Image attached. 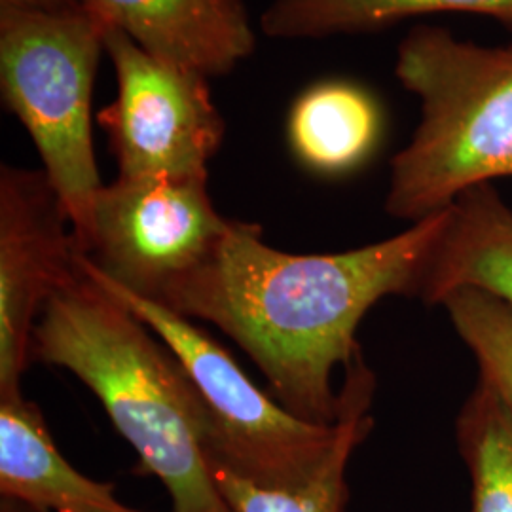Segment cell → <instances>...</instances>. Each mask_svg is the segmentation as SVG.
<instances>
[{
  "instance_id": "cell-10",
  "label": "cell",
  "mask_w": 512,
  "mask_h": 512,
  "mask_svg": "<svg viewBox=\"0 0 512 512\" xmlns=\"http://www.w3.org/2000/svg\"><path fill=\"white\" fill-rule=\"evenodd\" d=\"M385 126L376 92L353 78L329 76L296 93L285 118V141L302 169L321 179H342L378 154Z\"/></svg>"
},
{
  "instance_id": "cell-4",
  "label": "cell",
  "mask_w": 512,
  "mask_h": 512,
  "mask_svg": "<svg viewBox=\"0 0 512 512\" xmlns=\"http://www.w3.org/2000/svg\"><path fill=\"white\" fill-rule=\"evenodd\" d=\"M103 55V29L88 12L54 18L0 10V97L29 133L76 239L103 188L92 129Z\"/></svg>"
},
{
  "instance_id": "cell-9",
  "label": "cell",
  "mask_w": 512,
  "mask_h": 512,
  "mask_svg": "<svg viewBox=\"0 0 512 512\" xmlns=\"http://www.w3.org/2000/svg\"><path fill=\"white\" fill-rule=\"evenodd\" d=\"M101 29H116L154 57L211 78L234 73L256 52L245 0H84Z\"/></svg>"
},
{
  "instance_id": "cell-6",
  "label": "cell",
  "mask_w": 512,
  "mask_h": 512,
  "mask_svg": "<svg viewBox=\"0 0 512 512\" xmlns=\"http://www.w3.org/2000/svg\"><path fill=\"white\" fill-rule=\"evenodd\" d=\"M232 220L209 194V179H128L103 184L76 239L97 274L164 306L217 255Z\"/></svg>"
},
{
  "instance_id": "cell-19",
  "label": "cell",
  "mask_w": 512,
  "mask_h": 512,
  "mask_svg": "<svg viewBox=\"0 0 512 512\" xmlns=\"http://www.w3.org/2000/svg\"><path fill=\"white\" fill-rule=\"evenodd\" d=\"M42 512H44V511H42Z\"/></svg>"
},
{
  "instance_id": "cell-7",
  "label": "cell",
  "mask_w": 512,
  "mask_h": 512,
  "mask_svg": "<svg viewBox=\"0 0 512 512\" xmlns=\"http://www.w3.org/2000/svg\"><path fill=\"white\" fill-rule=\"evenodd\" d=\"M116 95L99 112L118 177L209 179L226 122L209 78L145 52L116 29H103Z\"/></svg>"
},
{
  "instance_id": "cell-16",
  "label": "cell",
  "mask_w": 512,
  "mask_h": 512,
  "mask_svg": "<svg viewBox=\"0 0 512 512\" xmlns=\"http://www.w3.org/2000/svg\"><path fill=\"white\" fill-rule=\"evenodd\" d=\"M463 344L475 355L484 384L512 414V306L494 294L465 287L442 304Z\"/></svg>"
},
{
  "instance_id": "cell-14",
  "label": "cell",
  "mask_w": 512,
  "mask_h": 512,
  "mask_svg": "<svg viewBox=\"0 0 512 512\" xmlns=\"http://www.w3.org/2000/svg\"><path fill=\"white\" fill-rule=\"evenodd\" d=\"M442 14L492 19L512 38V0H272L258 29L272 40H323L380 33Z\"/></svg>"
},
{
  "instance_id": "cell-2",
  "label": "cell",
  "mask_w": 512,
  "mask_h": 512,
  "mask_svg": "<svg viewBox=\"0 0 512 512\" xmlns=\"http://www.w3.org/2000/svg\"><path fill=\"white\" fill-rule=\"evenodd\" d=\"M31 361L65 368L92 389L141 471L164 484L173 512H232L211 475L207 418L183 366L82 260L40 313Z\"/></svg>"
},
{
  "instance_id": "cell-3",
  "label": "cell",
  "mask_w": 512,
  "mask_h": 512,
  "mask_svg": "<svg viewBox=\"0 0 512 512\" xmlns=\"http://www.w3.org/2000/svg\"><path fill=\"white\" fill-rule=\"evenodd\" d=\"M395 78L418 99L420 120L391 160V219L414 224L512 177V42L488 46L421 23L397 46Z\"/></svg>"
},
{
  "instance_id": "cell-13",
  "label": "cell",
  "mask_w": 512,
  "mask_h": 512,
  "mask_svg": "<svg viewBox=\"0 0 512 512\" xmlns=\"http://www.w3.org/2000/svg\"><path fill=\"white\" fill-rule=\"evenodd\" d=\"M376 380L363 353L344 370L340 387L342 433L334 452L317 475L294 488H262L249 480L209 463L217 490L232 512H346L349 459L372 431L370 408Z\"/></svg>"
},
{
  "instance_id": "cell-17",
  "label": "cell",
  "mask_w": 512,
  "mask_h": 512,
  "mask_svg": "<svg viewBox=\"0 0 512 512\" xmlns=\"http://www.w3.org/2000/svg\"><path fill=\"white\" fill-rule=\"evenodd\" d=\"M0 10L65 18L84 14L86 6L84 0H0Z\"/></svg>"
},
{
  "instance_id": "cell-8",
  "label": "cell",
  "mask_w": 512,
  "mask_h": 512,
  "mask_svg": "<svg viewBox=\"0 0 512 512\" xmlns=\"http://www.w3.org/2000/svg\"><path fill=\"white\" fill-rule=\"evenodd\" d=\"M73 222L44 169L0 167V399L18 397L38 317L80 272Z\"/></svg>"
},
{
  "instance_id": "cell-12",
  "label": "cell",
  "mask_w": 512,
  "mask_h": 512,
  "mask_svg": "<svg viewBox=\"0 0 512 512\" xmlns=\"http://www.w3.org/2000/svg\"><path fill=\"white\" fill-rule=\"evenodd\" d=\"M0 494L44 512H139L63 458L37 404L0 399Z\"/></svg>"
},
{
  "instance_id": "cell-1",
  "label": "cell",
  "mask_w": 512,
  "mask_h": 512,
  "mask_svg": "<svg viewBox=\"0 0 512 512\" xmlns=\"http://www.w3.org/2000/svg\"><path fill=\"white\" fill-rule=\"evenodd\" d=\"M448 209L393 238L346 253L274 249L255 222L232 220L217 255L169 296L164 308L219 327L302 420L334 425L332 378L359 355L357 329L385 296H414Z\"/></svg>"
},
{
  "instance_id": "cell-18",
  "label": "cell",
  "mask_w": 512,
  "mask_h": 512,
  "mask_svg": "<svg viewBox=\"0 0 512 512\" xmlns=\"http://www.w3.org/2000/svg\"><path fill=\"white\" fill-rule=\"evenodd\" d=\"M0 512H42L25 505V503H19L14 499H6L2 497V503H0Z\"/></svg>"
},
{
  "instance_id": "cell-11",
  "label": "cell",
  "mask_w": 512,
  "mask_h": 512,
  "mask_svg": "<svg viewBox=\"0 0 512 512\" xmlns=\"http://www.w3.org/2000/svg\"><path fill=\"white\" fill-rule=\"evenodd\" d=\"M465 287L512 306V207L495 184L471 188L448 207L414 298L440 306L448 294Z\"/></svg>"
},
{
  "instance_id": "cell-15",
  "label": "cell",
  "mask_w": 512,
  "mask_h": 512,
  "mask_svg": "<svg viewBox=\"0 0 512 512\" xmlns=\"http://www.w3.org/2000/svg\"><path fill=\"white\" fill-rule=\"evenodd\" d=\"M458 442L473 482L471 512H512V414L482 380L461 408Z\"/></svg>"
},
{
  "instance_id": "cell-5",
  "label": "cell",
  "mask_w": 512,
  "mask_h": 512,
  "mask_svg": "<svg viewBox=\"0 0 512 512\" xmlns=\"http://www.w3.org/2000/svg\"><path fill=\"white\" fill-rule=\"evenodd\" d=\"M80 260L183 366L207 418V463L262 488H294L321 471L340 439V418L319 425L294 416L262 393L232 355L190 319L112 285L84 256Z\"/></svg>"
}]
</instances>
